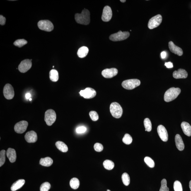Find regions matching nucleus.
Segmentation results:
<instances>
[{
    "mask_svg": "<svg viewBox=\"0 0 191 191\" xmlns=\"http://www.w3.org/2000/svg\"><path fill=\"white\" fill-rule=\"evenodd\" d=\"M88 52V49L86 47H82L78 49L77 54L78 57L81 58H84L87 55Z\"/></svg>",
    "mask_w": 191,
    "mask_h": 191,
    "instance_id": "nucleus-24",
    "label": "nucleus"
},
{
    "mask_svg": "<svg viewBox=\"0 0 191 191\" xmlns=\"http://www.w3.org/2000/svg\"><path fill=\"white\" fill-rule=\"evenodd\" d=\"M189 188L190 189V191H191V180L190 181V182H189Z\"/></svg>",
    "mask_w": 191,
    "mask_h": 191,
    "instance_id": "nucleus-45",
    "label": "nucleus"
},
{
    "mask_svg": "<svg viewBox=\"0 0 191 191\" xmlns=\"http://www.w3.org/2000/svg\"><path fill=\"white\" fill-rule=\"evenodd\" d=\"M55 145L57 149L62 152L65 153L68 151L67 146L62 141H57Z\"/></svg>",
    "mask_w": 191,
    "mask_h": 191,
    "instance_id": "nucleus-25",
    "label": "nucleus"
},
{
    "mask_svg": "<svg viewBox=\"0 0 191 191\" xmlns=\"http://www.w3.org/2000/svg\"><path fill=\"white\" fill-rule=\"evenodd\" d=\"M32 100V99L31 98H30L29 99V100H30V101H31Z\"/></svg>",
    "mask_w": 191,
    "mask_h": 191,
    "instance_id": "nucleus-47",
    "label": "nucleus"
},
{
    "mask_svg": "<svg viewBox=\"0 0 191 191\" xmlns=\"http://www.w3.org/2000/svg\"><path fill=\"white\" fill-rule=\"evenodd\" d=\"M188 74L185 70L179 69L178 71H175L173 73V77L175 79H185L187 77Z\"/></svg>",
    "mask_w": 191,
    "mask_h": 191,
    "instance_id": "nucleus-18",
    "label": "nucleus"
},
{
    "mask_svg": "<svg viewBox=\"0 0 191 191\" xmlns=\"http://www.w3.org/2000/svg\"><path fill=\"white\" fill-rule=\"evenodd\" d=\"M25 181L24 180L21 179L18 180L13 184L11 187V190L12 191H15L21 188L24 185Z\"/></svg>",
    "mask_w": 191,
    "mask_h": 191,
    "instance_id": "nucleus-22",
    "label": "nucleus"
},
{
    "mask_svg": "<svg viewBox=\"0 0 191 191\" xmlns=\"http://www.w3.org/2000/svg\"><path fill=\"white\" fill-rule=\"evenodd\" d=\"M122 181L124 185L126 186H128L130 183V177L129 175L127 173H124L122 175Z\"/></svg>",
    "mask_w": 191,
    "mask_h": 191,
    "instance_id": "nucleus-29",
    "label": "nucleus"
},
{
    "mask_svg": "<svg viewBox=\"0 0 191 191\" xmlns=\"http://www.w3.org/2000/svg\"><path fill=\"white\" fill-rule=\"evenodd\" d=\"M165 65L168 68H172L173 67V63L170 62L165 63Z\"/></svg>",
    "mask_w": 191,
    "mask_h": 191,
    "instance_id": "nucleus-42",
    "label": "nucleus"
},
{
    "mask_svg": "<svg viewBox=\"0 0 191 191\" xmlns=\"http://www.w3.org/2000/svg\"><path fill=\"white\" fill-rule=\"evenodd\" d=\"M79 180L77 178H73L70 181V185L71 188L73 189H77L79 187Z\"/></svg>",
    "mask_w": 191,
    "mask_h": 191,
    "instance_id": "nucleus-27",
    "label": "nucleus"
},
{
    "mask_svg": "<svg viewBox=\"0 0 191 191\" xmlns=\"http://www.w3.org/2000/svg\"><path fill=\"white\" fill-rule=\"evenodd\" d=\"M145 163L148 166L151 168H154L155 163L153 160L149 157L146 156L144 158Z\"/></svg>",
    "mask_w": 191,
    "mask_h": 191,
    "instance_id": "nucleus-32",
    "label": "nucleus"
},
{
    "mask_svg": "<svg viewBox=\"0 0 191 191\" xmlns=\"http://www.w3.org/2000/svg\"><path fill=\"white\" fill-rule=\"evenodd\" d=\"M161 56L162 59H164L166 56V53L165 52H163L161 53Z\"/></svg>",
    "mask_w": 191,
    "mask_h": 191,
    "instance_id": "nucleus-43",
    "label": "nucleus"
},
{
    "mask_svg": "<svg viewBox=\"0 0 191 191\" xmlns=\"http://www.w3.org/2000/svg\"><path fill=\"white\" fill-rule=\"evenodd\" d=\"M144 124L146 129L145 131L150 132L152 129V125L151 121L150 120V119L148 118L145 119L144 121Z\"/></svg>",
    "mask_w": 191,
    "mask_h": 191,
    "instance_id": "nucleus-30",
    "label": "nucleus"
},
{
    "mask_svg": "<svg viewBox=\"0 0 191 191\" xmlns=\"http://www.w3.org/2000/svg\"><path fill=\"white\" fill-rule=\"evenodd\" d=\"M118 73V70L115 68L106 69L103 70L102 74L104 77L106 78H111L115 76Z\"/></svg>",
    "mask_w": 191,
    "mask_h": 191,
    "instance_id": "nucleus-14",
    "label": "nucleus"
},
{
    "mask_svg": "<svg viewBox=\"0 0 191 191\" xmlns=\"http://www.w3.org/2000/svg\"><path fill=\"white\" fill-rule=\"evenodd\" d=\"M94 148L95 151L97 152H100L103 151V146L100 143H95L94 146Z\"/></svg>",
    "mask_w": 191,
    "mask_h": 191,
    "instance_id": "nucleus-39",
    "label": "nucleus"
},
{
    "mask_svg": "<svg viewBox=\"0 0 191 191\" xmlns=\"http://www.w3.org/2000/svg\"><path fill=\"white\" fill-rule=\"evenodd\" d=\"M27 43V41L24 39H20L15 41L13 44L16 47H21Z\"/></svg>",
    "mask_w": 191,
    "mask_h": 191,
    "instance_id": "nucleus-31",
    "label": "nucleus"
},
{
    "mask_svg": "<svg viewBox=\"0 0 191 191\" xmlns=\"http://www.w3.org/2000/svg\"><path fill=\"white\" fill-rule=\"evenodd\" d=\"M30 94L29 93H26V95H25V98H26L27 99H29L30 98Z\"/></svg>",
    "mask_w": 191,
    "mask_h": 191,
    "instance_id": "nucleus-44",
    "label": "nucleus"
},
{
    "mask_svg": "<svg viewBox=\"0 0 191 191\" xmlns=\"http://www.w3.org/2000/svg\"><path fill=\"white\" fill-rule=\"evenodd\" d=\"M141 81L138 79H131L126 80L122 82L123 88L127 90H132L139 86Z\"/></svg>",
    "mask_w": 191,
    "mask_h": 191,
    "instance_id": "nucleus-5",
    "label": "nucleus"
},
{
    "mask_svg": "<svg viewBox=\"0 0 191 191\" xmlns=\"http://www.w3.org/2000/svg\"><path fill=\"white\" fill-rule=\"evenodd\" d=\"M112 11L111 8L108 6L104 7L102 13V19L104 22H108L111 19Z\"/></svg>",
    "mask_w": 191,
    "mask_h": 191,
    "instance_id": "nucleus-13",
    "label": "nucleus"
},
{
    "mask_svg": "<svg viewBox=\"0 0 191 191\" xmlns=\"http://www.w3.org/2000/svg\"><path fill=\"white\" fill-rule=\"evenodd\" d=\"M51 187L50 183L48 182H44L40 186V191H49Z\"/></svg>",
    "mask_w": 191,
    "mask_h": 191,
    "instance_id": "nucleus-37",
    "label": "nucleus"
},
{
    "mask_svg": "<svg viewBox=\"0 0 191 191\" xmlns=\"http://www.w3.org/2000/svg\"><path fill=\"white\" fill-rule=\"evenodd\" d=\"M129 35L130 34L128 32H122L120 30L117 33L111 35L109 38L112 41H120L126 40L129 36Z\"/></svg>",
    "mask_w": 191,
    "mask_h": 191,
    "instance_id": "nucleus-4",
    "label": "nucleus"
},
{
    "mask_svg": "<svg viewBox=\"0 0 191 191\" xmlns=\"http://www.w3.org/2000/svg\"><path fill=\"white\" fill-rule=\"evenodd\" d=\"M54 66H53V68H54Z\"/></svg>",
    "mask_w": 191,
    "mask_h": 191,
    "instance_id": "nucleus-49",
    "label": "nucleus"
},
{
    "mask_svg": "<svg viewBox=\"0 0 191 191\" xmlns=\"http://www.w3.org/2000/svg\"><path fill=\"white\" fill-rule=\"evenodd\" d=\"M182 130L186 135L187 136H191V126L188 122H184L181 124Z\"/></svg>",
    "mask_w": 191,
    "mask_h": 191,
    "instance_id": "nucleus-21",
    "label": "nucleus"
},
{
    "mask_svg": "<svg viewBox=\"0 0 191 191\" xmlns=\"http://www.w3.org/2000/svg\"><path fill=\"white\" fill-rule=\"evenodd\" d=\"M175 141L177 149L180 151H183L185 149V144L180 134H177L175 136Z\"/></svg>",
    "mask_w": 191,
    "mask_h": 191,
    "instance_id": "nucleus-19",
    "label": "nucleus"
},
{
    "mask_svg": "<svg viewBox=\"0 0 191 191\" xmlns=\"http://www.w3.org/2000/svg\"><path fill=\"white\" fill-rule=\"evenodd\" d=\"M181 92L179 88H171L165 92L164 99L165 102H168L175 99L177 98Z\"/></svg>",
    "mask_w": 191,
    "mask_h": 191,
    "instance_id": "nucleus-2",
    "label": "nucleus"
},
{
    "mask_svg": "<svg viewBox=\"0 0 191 191\" xmlns=\"http://www.w3.org/2000/svg\"><path fill=\"white\" fill-rule=\"evenodd\" d=\"M103 165L104 168L109 170H112L114 167V163L111 160H106L103 162Z\"/></svg>",
    "mask_w": 191,
    "mask_h": 191,
    "instance_id": "nucleus-28",
    "label": "nucleus"
},
{
    "mask_svg": "<svg viewBox=\"0 0 191 191\" xmlns=\"http://www.w3.org/2000/svg\"><path fill=\"white\" fill-rule=\"evenodd\" d=\"M6 18L4 17L1 15L0 16V24L1 25H4L6 23Z\"/></svg>",
    "mask_w": 191,
    "mask_h": 191,
    "instance_id": "nucleus-41",
    "label": "nucleus"
},
{
    "mask_svg": "<svg viewBox=\"0 0 191 191\" xmlns=\"http://www.w3.org/2000/svg\"><path fill=\"white\" fill-rule=\"evenodd\" d=\"M49 77L52 81H57L59 79L58 72L55 69L51 70L49 73Z\"/></svg>",
    "mask_w": 191,
    "mask_h": 191,
    "instance_id": "nucleus-26",
    "label": "nucleus"
},
{
    "mask_svg": "<svg viewBox=\"0 0 191 191\" xmlns=\"http://www.w3.org/2000/svg\"><path fill=\"white\" fill-rule=\"evenodd\" d=\"M31 61L29 59H25L22 61L18 66V70L22 73H25L31 68Z\"/></svg>",
    "mask_w": 191,
    "mask_h": 191,
    "instance_id": "nucleus-11",
    "label": "nucleus"
},
{
    "mask_svg": "<svg viewBox=\"0 0 191 191\" xmlns=\"http://www.w3.org/2000/svg\"><path fill=\"white\" fill-rule=\"evenodd\" d=\"M157 131L158 135L162 141H167L168 140V132L164 126L160 125L157 128Z\"/></svg>",
    "mask_w": 191,
    "mask_h": 191,
    "instance_id": "nucleus-15",
    "label": "nucleus"
},
{
    "mask_svg": "<svg viewBox=\"0 0 191 191\" xmlns=\"http://www.w3.org/2000/svg\"><path fill=\"white\" fill-rule=\"evenodd\" d=\"M173 188L175 191H183L181 183L178 180L175 181L174 183Z\"/></svg>",
    "mask_w": 191,
    "mask_h": 191,
    "instance_id": "nucleus-36",
    "label": "nucleus"
},
{
    "mask_svg": "<svg viewBox=\"0 0 191 191\" xmlns=\"http://www.w3.org/2000/svg\"><path fill=\"white\" fill-rule=\"evenodd\" d=\"M162 17L158 14L150 19L148 22V26L149 29L152 30L159 26L162 23Z\"/></svg>",
    "mask_w": 191,
    "mask_h": 191,
    "instance_id": "nucleus-8",
    "label": "nucleus"
},
{
    "mask_svg": "<svg viewBox=\"0 0 191 191\" xmlns=\"http://www.w3.org/2000/svg\"><path fill=\"white\" fill-rule=\"evenodd\" d=\"M28 126V122L27 121H21L15 124V131L18 134H23L26 130Z\"/></svg>",
    "mask_w": 191,
    "mask_h": 191,
    "instance_id": "nucleus-12",
    "label": "nucleus"
},
{
    "mask_svg": "<svg viewBox=\"0 0 191 191\" xmlns=\"http://www.w3.org/2000/svg\"><path fill=\"white\" fill-rule=\"evenodd\" d=\"M25 138L27 142L29 143L35 142L37 139V133L33 131L27 132L25 134Z\"/></svg>",
    "mask_w": 191,
    "mask_h": 191,
    "instance_id": "nucleus-17",
    "label": "nucleus"
},
{
    "mask_svg": "<svg viewBox=\"0 0 191 191\" xmlns=\"http://www.w3.org/2000/svg\"><path fill=\"white\" fill-rule=\"evenodd\" d=\"M120 1L121 2L124 3L126 2V0H120Z\"/></svg>",
    "mask_w": 191,
    "mask_h": 191,
    "instance_id": "nucleus-46",
    "label": "nucleus"
},
{
    "mask_svg": "<svg viewBox=\"0 0 191 191\" xmlns=\"http://www.w3.org/2000/svg\"><path fill=\"white\" fill-rule=\"evenodd\" d=\"M56 118V113L54 110L50 109L45 112L44 120L47 125L52 126L55 122Z\"/></svg>",
    "mask_w": 191,
    "mask_h": 191,
    "instance_id": "nucleus-6",
    "label": "nucleus"
},
{
    "mask_svg": "<svg viewBox=\"0 0 191 191\" xmlns=\"http://www.w3.org/2000/svg\"><path fill=\"white\" fill-rule=\"evenodd\" d=\"M168 47L170 50L173 53L179 56H181L183 54V51L181 48L175 45L173 42L170 41L168 43Z\"/></svg>",
    "mask_w": 191,
    "mask_h": 191,
    "instance_id": "nucleus-16",
    "label": "nucleus"
},
{
    "mask_svg": "<svg viewBox=\"0 0 191 191\" xmlns=\"http://www.w3.org/2000/svg\"><path fill=\"white\" fill-rule=\"evenodd\" d=\"M86 130L87 129L86 127H83V126H81V127H77L76 129V131L78 134H81L85 132Z\"/></svg>",
    "mask_w": 191,
    "mask_h": 191,
    "instance_id": "nucleus-40",
    "label": "nucleus"
},
{
    "mask_svg": "<svg viewBox=\"0 0 191 191\" xmlns=\"http://www.w3.org/2000/svg\"><path fill=\"white\" fill-rule=\"evenodd\" d=\"M81 96L85 99H91L94 98L96 95V92L93 88H87L80 92Z\"/></svg>",
    "mask_w": 191,
    "mask_h": 191,
    "instance_id": "nucleus-10",
    "label": "nucleus"
},
{
    "mask_svg": "<svg viewBox=\"0 0 191 191\" xmlns=\"http://www.w3.org/2000/svg\"><path fill=\"white\" fill-rule=\"evenodd\" d=\"M107 191H111L110 190H109V189H108V190H107Z\"/></svg>",
    "mask_w": 191,
    "mask_h": 191,
    "instance_id": "nucleus-48",
    "label": "nucleus"
},
{
    "mask_svg": "<svg viewBox=\"0 0 191 191\" xmlns=\"http://www.w3.org/2000/svg\"><path fill=\"white\" fill-rule=\"evenodd\" d=\"M37 26L40 30L47 32H51L54 29V25L48 20H42L38 22Z\"/></svg>",
    "mask_w": 191,
    "mask_h": 191,
    "instance_id": "nucleus-7",
    "label": "nucleus"
},
{
    "mask_svg": "<svg viewBox=\"0 0 191 191\" xmlns=\"http://www.w3.org/2000/svg\"><path fill=\"white\" fill-rule=\"evenodd\" d=\"M6 156L11 163H14L16 159V154L15 150L12 148H8L6 153Z\"/></svg>",
    "mask_w": 191,
    "mask_h": 191,
    "instance_id": "nucleus-20",
    "label": "nucleus"
},
{
    "mask_svg": "<svg viewBox=\"0 0 191 191\" xmlns=\"http://www.w3.org/2000/svg\"><path fill=\"white\" fill-rule=\"evenodd\" d=\"M6 151L3 150L0 152V167L3 166L6 161Z\"/></svg>",
    "mask_w": 191,
    "mask_h": 191,
    "instance_id": "nucleus-34",
    "label": "nucleus"
},
{
    "mask_svg": "<svg viewBox=\"0 0 191 191\" xmlns=\"http://www.w3.org/2000/svg\"><path fill=\"white\" fill-rule=\"evenodd\" d=\"M3 94L7 100H11L14 96L15 93L13 87L9 83H7L3 88Z\"/></svg>",
    "mask_w": 191,
    "mask_h": 191,
    "instance_id": "nucleus-9",
    "label": "nucleus"
},
{
    "mask_svg": "<svg viewBox=\"0 0 191 191\" xmlns=\"http://www.w3.org/2000/svg\"><path fill=\"white\" fill-rule=\"evenodd\" d=\"M75 19L78 23L87 25L90 23V13L88 10H83L81 13H76L75 15Z\"/></svg>",
    "mask_w": 191,
    "mask_h": 191,
    "instance_id": "nucleus-1",
    "label": "nucleus"
},
{
    "mask_svg": "<svg viewBox=\"0 0 191 191\" xmlns=\"http://www.w3.org/2000/svg\"><path fill=\"white\" fill-rule=\"evenodd\" d=\"M53 163V161L52 158L48 157L41 158L40 160V164L44 166H50Z\"/></svg>",
    "mask_w": 191,
    "mask_h": 191,
    "instance_id": "nucleus-23",
    "label": "nucleus"
},
{
    "mask_svg": "<svg viewBox=\"0 0 191 191\" xmlns=\"http://www.w3.org/2000/svg\"><path fill=\"white\" fill-rule=\"evenodd\" d=\"M122 141L126 144H130L132 141L131 136L129 134H126L122 139Z\"/></svg>",
    "mask_w": 191,
    "mask_h": 191,
    "instance_id": "nucleus-33",
    "label": "nucleus"
},
{
    "mask_svg": "<svg viewBox=\"0 0 191 191\" xmlns=\"http://www.w3.org/2000/svg\"><path fill=\"white\" fill-rule=\"evenodd\" d=\"M89 115L91 120L93 121H96L99 119L98 114L94 111H92L90 112Z\"/></svg>",
    "mask_w": 191,
    "mask_h": 191,
    "instance_id": "nucleus-38",
    "label": "nucleus"
},
{
    "mask_svg": "<svg viewBox=\"0 0 191 191\" xmlns=\"http://www.w3.org/2000/svg\"><path fill=\"white\" fill-rule=\"evenodd\" d=\"M167 180L165 179H163L161 180V186L159 191H169V189L167 187Z\"/></svg>",
    "mask_w": 191,
    "mask_h": 191,
    "instance_id": "nucleus-35",
    "label": "nucleus"
},
{
    "mask_svg": "<svg viewBox=\"0 0 191 191\" xmlns=\"http://www.w3.org/2000/svg\"><path fill=\"white\" fill-rule=\"evenodd\" d=\"M110 110L112 115L115 118H120L122 116L123 110L120 104L114 102L111 104Z\"/></svg>",
    "mask_w": 191,
    "mask_h": 191,
    "instance_id": "nucleus-3",
    "label": "nucleus"
}]
</instances>
